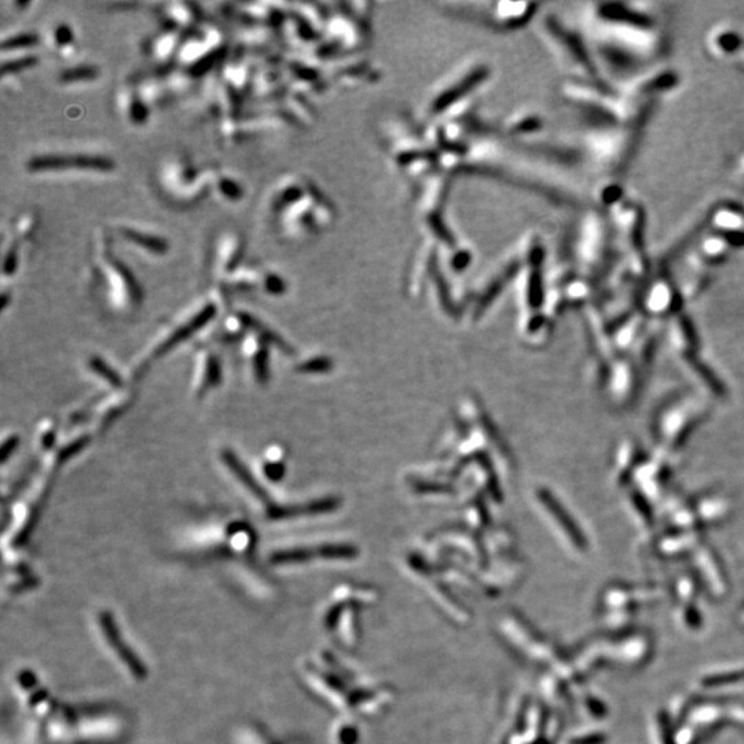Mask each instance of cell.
<instances>
[{"instance_id": "obj_6", "label": "cell", "mask_w": 744, "mask_h": 744, "mask_svg": "<svg viewBox=\"0 0 744 744\" xmlns=\"http://www.w3.org/2000/svg\"><path fill=\"white\" fill-rule=\"evenodd\" d=\"M201 368L199 371V381H197V395H204L211 388H214L219 380H221V369L218 360L210 354L208 351H204V355L200 361Z\"/></svg>"}, {"instance_id": "obj_3", "label": "cell", "mask_w": 744, "mask_h": 744, "mask_svg": "<svg viewBox=\"0 0 744 744\" xmlns=\"http://www.w3.org/2000/svg\"><path fill=\"white\" fill-rule=\"evenodd\" d=\"M243 252L244 240L239 234H226L215 254V269L222 274L233 272L239 265Z\"/></svg>"}, {"instance_id": "obj_14", "label": "cell", "mask_w": 744, "mask_h": 744, "mask_svg": "<svg viewBox=\"0 0 744 744\" xmlns=\"http://www.w3.org/2000/svg\"><path fill=\"white\" fill-rule=\"evenodd\" d=\"M16 269H17V248H16V247H10V248L5 252V258H3V273H5V274L14 273Z\"/></svg>"}, {"instance_id": "obj_5", "label": "cell", "mask_w": 744, "mask_h": 744, "mask_svg": "<svg viewBox=\"0 0 744 744\" xmlns=\"http://www.w3.org/2000/svg\"><path fill=\"white\" fill-rule=\"evenodd\" d=\"M124 240L130 244L155 255H164L168 251V241L157 234H151L146 232L137 230L134 228H120L119 232Z\"/></svg>"}, {"instance_id": "obj_13", "label": "cell", "mask_w": 744, "mask_h": 744, "mask_svg": "<svg viewBox=\"0 0 744 744\" xmlns=\"http://www.w3.org/2000/svg\"><path fill=\"white\" fill-rule=\"evenodd\" d=\"M214 186L215 189L218 190V193L225 197L226 200H239L241 196H243V190H241V186L233 179V178H228V177H217L215 178V182H214Z\"/></svg>"}, {"instance_id": "obj_4", "label": "cell", "mask_w": 744, "mask_h": 744, "mask_svg": "<svg viewBox=\"0 0 744 744\" xmlns=\"http://www.w3.org/2000/svg\"><path fill=\"white\" fill-rule=\"evenodd\" d=\"M122 111L126 116V119L134 124V126H142L146 123L149 116V108L148 104L144 101L140 93H137L134 89H123V91L119 96Z\"/></svg>"}, {"instance_id": "obj_8", "label": "cell", "mask_w": 744, "mask_h": 744, "mask_svg": "<svg viewBox=\"0 0 744 744\" xmlns=\"http://www.w3.org/2000/svg\"><path fill=\"white\" fill-rule=\"evenodd\" d=\"M166 19L170 21L173 27L177 28H188L192 24H195L199 19L197 9L195 5H186V3H173L167 6Z\"/></svg>"}, {"instance_id": "obj_2", "label": "cell", "mask_w": 744, "mask_h": 744, "mask_svg": "<svg viewBox=\"0 0 744 744\" xmlns=\"http://www.w3.org/2000/svg\"><path fill=\"white\" fill-rule=\"evenodd\" d=\"M102 254L104 256L101 258L100 265H102V272L109 288H112V294L118 296L116 303L124 307H134L142 299V294L134 274L113 255L112 251L109 252V250H107Z\"/></svg>"}, {"instance_id": "obj_1", "label": "cell", "mask_w": 744, "mask_h": 744, "mask_svg": "<svg viewBox=\"0 0 744 744\" xmlns=\"http://www.w3.org/2000/svg\"><path fill=\"white\" fill-rule=\"evenodd\" d=\"M27 168L32 174L39 173H63V171H90V173H112L116 164L105 156L75 155V156H35L28 160Z\"/></svg>"}, {"instance_id": "obj_12", "label": "cell", "mask_w": 744, "mask_h": 744, "mask_svg": "<svg viewBox=\"0 0 744 744\" xmlns=\"http://www.w3.org/2000/svg\"><path fill=\"white\" fill-rule=\"evenodd\" d=\"M52 41H53L54 47H57L64 54H68L69 47L75 45L74 32L71 27L67 24H58L57 27H54L53 34H52Z\"/></svg>"}, {"instance_id": "obj_11", "label": "cell", "mask_w": 744, "mask_h": 744, "mask_svg": "<svg viewBox=\"0 0 744 744\" xmlns=\"http://www.w3.org/2000/svg\"><path fill=\"white\" fill-rule=\"evenodd\" d=\"M38 64V57L34 54L14 57L8 61H3L2 64V78L6 79L9 75H17L21 72H25L31 68H35Z\"/></svg>"}, {"instance_id": "obj_7", "label": "cell", "mask_w": 744, "mask_h": 744, "mask_svg": "<svg viewBox=\"0 0 744 744\" xmlns=\"http://www.w3.org/2000/svg\"><path fill=\"white\" fill-rule=\"evenodd\" d=\"M184 45L179 38V32L174 28H168L166 32L160 34L157 38H155L153 45L151 46V52L155 58L160 61H167L174 54H179L178 46Z\"/></svg>"}, {"instance_id": "obj_9", "label": "cell", "mask_w": 744, "mask_h": 744, "mask_svg": "<svg viewBox=\"0 0 744 744\" xmlns=\"http://www.w3.org/2000/svg\"><path fill=\"white\" fill-rule=\"evenodd\" d=\"M100 76V69L96 65H79L61 72L60 82L63 85H79L93 82Z\"/></svg>"}, {"instance_id": "obj_10", "label": "cell", "mask_w": 744, "mask_h": 744, "mask_svg": "<svg viewBox=\"0 0 744 744\" xmlns=\"http://www.w3.org/2000/svg\"><path fill=\"white\" fill-rule=\"evenodd\" d=\"M38 43H39L38 35L32 32H23V34H17L5 39L2 42V52L3 54H6L9 52L14 53V52H21V50H28L31 47L38 46Z\"/></svg>"}]
</instances>
